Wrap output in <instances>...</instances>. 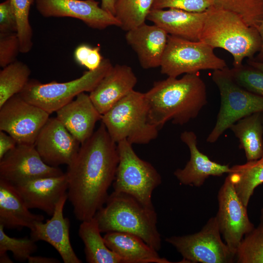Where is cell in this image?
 Segmentation results:
<instances>
[{"instance_id":"cell-33","label":"cell","mask_w":263,"mask_h":263,"mask_svg":"<svg viewBox=\"0 0 263 263\" xmlns=\"http://www.w3.org/2000/svg\"><path fill=\"white\" fill-rule=\"evenodd\" d=\"M4 227L0 225V256L11 251L13 257L18 261L23 262L38 249L36 242L30 237L16 238L8 236L4 231Z\"/></svg>"},{"instance_id":"cell-20","label":"cell","mask_w":263,"mask_h":263,"mask_svg":"<svg viewBox=\"0 0 263 263\" xmlns=\"http://www.w3.org/2000/svg\"><path fill=\"white\" fill-rule=\"evenodd\" d=\"M126 32V41L137 54L141 66L145 69L160 67L169 34L155 24L146 23Z\"/></svg>"},{"instance_id":"cell-26","label":"cell","mask_w":263,"mask_h":263,"mask_svg":"<svg viewBox=\"0 0 263 263\" xmlns=\"http://www.w3.org/2000/svg\"><path fill=\"white\" fill-rule=\"evenodd\" d=\"M261 112L244 117L229 128L240 142L247 161L258 160L263 156V126Z\"/></svg>"},{"instance_id":"cell-22","label":"cell","mask_w":263,"mask_h":263,"mask_svg":"<svg viewBox=\"0 0 263 263\" xmlns=\"http://www.w3.org/2000/svg\"><path fill=\"white\" fill-rule=\"evenodd\" d=\"M207 11L189 12L177 9H151L147 19L169 35L191 41H199Z\"/></svg>"},{"instance_id":"cell-31","label":"cell","mask_w":263,"mask_h":263,"mask_svg":"<svg viewBox=\"0 0 263 263\" xmlns=\"http://www.w3.org/2000/svg\"><path fill=\"white\" fill-rule=\"evenodd\" d=\"M213 6L239 16L249 26L258 28L263 18V0H211Z\"/></svg>"},{"instance_id":"cell-40","label":"cell","mask_w":263,"mask_h":263,"mask_svg":"<svg viewBox=\"0 0 263 263\" xmlns=\"http://www.w3.org/2000/svg\"><path fill=\"white\" fill-rule=\"evenodd\" d=\"M29 263H59L60 261L54 258L31 256L27 260Z\"/></svg>"},{"instance_id":"cell-30","label":"cell","mask_w":263,"mask_h":263,"mask_svg":"<svg viewBox=\"0 0 263 263\" xmlns=\"http://www.w3.org/2000/svg\"><path fill=\"white\" fill-rule=\"evenodd\" d=\"M237 263H263V207L257 227L246 233L235 253Z\"/></svg>"},{"instance_id":"cell-28","label":"cell","mask_w":263,"mask_h":263,"mask_svg":"<svg viewBox=\"0 0 263 263\" xmlns=\"http://www.w3.org/2000/svg\"><path fill=\"white\" fill-rule=\"evenodd\" d=\"M30 74L28 65L18 60L2 68L0 71V107L23 90L30 80Z\"/></svg>"},{"instance_id":"cell-13","label":"cell","mask_w":263,"mask_h":263,"mask_svg":"<svg viewBox=\"0 0 263 263\" xmlns=\"http://www.w3.org/2000/svg\"><path fill=\"white\" fill-rule=\"evenodd\" d=\"M64 174L58 167L46 164L34 145L17 144L0 159V179L14 185L37 178Z\"/></svg>"},{"instance_id":"cell-16","label":"cell","mask_w":263,"mask_h":263,"mask_svg":"<svg viewBox=\"0 0 263 263\" xmlns=\"http://www.w3.org/2000/svg\"><path fill=\"white\" fill-rule=\"evenodd\" d=\"M67 193L56 205L51 219L37 222L30 230V238L34 241H43L50 244L58 252L64 263H81L75 252L70 240V223L63 215Z\"/></svg>"},{"instance_id":"cell-36","label":"cell","mask_w":263,"mask_h":263,"mask_svg":"<svg viewBox=\"0 0 263 263\" xmlns=\"http://www.w3.org/2000/svg\"><path fill=\"white\" fill-rule=\"evenodd\" d=\"M20 53L17 33L0 34V66L3 68L16 61Z\"/></svg>"},{"instance_id":"cell-24","label":"cell","mask_w":263,"mask_h":263,"mask_svg":"<svg viewBox=\"0 0 263 263\" xmlns=\"http://www.w3.org/2000/svg\"><path fill=\"white\" fill-rule=\"evenodd\" d=\"M103 238L107 246L126 263H171L134 234L113 231L106 233Z\"/></svg>"},{"instance_id":"cell-7","label":"cell","mask_w":263,"mask_h":263,"mask_svg":"<svg viewBox=\"0 0 263 263\" xmlns=\"http://www.w3.org/2000/svg\"><path fill=\"white\" fill-rule=\"evenodd\" d=\"M212 79L219 90L221 105L215 125L206 139L209 143L216 142L240 119L263 112V97L240 86L232 77L228 67L214 71Z\"/></svg>"},{"instance_id":"cell-11","label":"cell","mask_w":263,"mask_h":263,"mask_svg":"<svg viewBox=\"0 0 263 263\" xmlns=\"http://www.w3.org/2000/svg\"><path fill=\"white\" fill-rule=\"evenodd\" d=\"M49 115L17 94L0 107V131L12 136L18 144L34 145Z\"/></svg>"},{"instance_id":"cell-29","label":"cell","mask_w":263,"mask_h":263,"mask_svg":"<svg viewBox=\"0 0 263 263\" xmlns=\"http://www.w3.org/2000/svg\"><path fill=\"white\" fill-rule=\"evenodd\" d=\"M153 0H117L114 16L126 31L145 23L152 9Z\"/></svg>"},{"instance_id":"cell-10","label":"cell","mask_w":263,"mask_h":263,"mask_svg":"<svg viewBox=\"0 0 263 263\" xmlns=\"http://www.w3.org/2000/svg\"><path fill=\"white\" fill-rule=\"evenodd\" d=\"M216 216L195 233L166 238L183 257L182 263H231L235 256L221 239Z\"/></svg>"},{"instance_id":"cell-12","label":"cell","mask_w":263,"mask_h":263,"mask_svg":"<svg viewBox=\"0 0 263 263\" xmlns=\"http://www.w3.org/2000/svg\"><path fill=\"white\" fill-rule=\"evenodd\" d=\"M218 210L216 216L225 243L235 255L244 236L254 227L246 207L238 196L227 176L217 195Z\"/></svg>"},{"instance_id":"cell-27","label":"cell","mask_w":263,"mask_h":263,"mask_svg":"<svg viewBox=\"0 0 263 263\" xmlns=\"http://www.w3.org/2000/svg\"><path fill=\"white\" fill-rule=\"evenodd\" d=\"M227 176L235 190L247 207L255 189L263 183V156L260 159L230 168Z\"/></svg>"},{"instance_id":"cell-18","label":"cell","mask_w":263,"mask_h":263,"mask_svg":"<svg viewBox=\"0 0 263 263\" xmlns=\"http://www.w3.org/2000/svg\"><path fill=\"white\" fill-rule=\"evenodd\" d=\"M180 138L190 152L189 160L185 167L174 172V175L181 184L200 187L210 176H220L229 172L230 167L228 165L212 161L200 151L197 146V136L193 132H183Z\"/></svg>"},{"instance_id":"cell-8","label":"cell","mask_w":263,"mask_h":263,"mask_svg":"<svg viewBox=\"0 0 263 263\" xmlns=\"http://www.w3.org/2000/svg\"><path fill=\"white\" fill-rule=\"evenodd\" d=\"M117 147L119 162L113 191L128 194L146 207L154 208L152 194L161 184V175L150 163L138 156L128 141L118 142Z\"/></svg>"},{"instance_id":"cell-23","label":"cell","mask_w":263,"mask_h":263,"mask_svg":"<svg viewBox=\"0 0 263 263\" xmlns=\"http://www.w3.org/2000/svg\"><path fill=\"white\" fill-rule=\"evenodd\" d=\"M44 217L30 211L15 186L0 179V225L4 228L30 230Z\"/></svg>"},{"instance_id":"cell-5","label":"cell","mask_w":263,"mask_h":263,"mask_svg":"<svg viewBox=\"0 0 263 263\" xmlns=\"http://www.w3.org/2000/svg\"><path fill=\"white\" fill-rule=\"evenodd\" d=\"M105 125L116 144H147L155 139L159 130L148 120L145 94L133 90L102 115Z\"/></svg>"},{"instance_id":"cell-42","label":"cell","mask_w":263,"mask_h":263,"mask_svg":"<svg viewBox=\"0 0 263 263\" xmlns=\"http://www.w3.org/2000/svg\"><path fill=\"white\" fill-rule=\"evenodd\" d=\"M258 30L261 38V47L256 58L255 59L258 61H263V18L258 28Z\"/></svg>"},{"instance_id":"cell-25","label":"cell","mask_w":263,"mask_h":263,"mask_svg":"<svg viewBox=\"0 0 263 263\" xmlns=\"http://www.w3.org/2000/svg\"><path fill=\"white\" fill-rule=\"evenodd\" d=\"M95 217L81 222L78 235L84 244L86 261L88 263H126L106 245Z\"/></svg>"},{"instance_id":"cell-2","label":"cell","mask_w":263,"mask_h":263,"mask_svg":"<svg viewBox=\"0 0 263 263\" xmlns=\"http://www.w3.org/2000/svg\"><path fill=\"white\" fill-rule=\"evenodd\" d=\"M144 94L149 122L159 130L169 121L188 123L207 104V87L198 73L155 81Z\"/></svg>"},{"instance_id":"cell-45","label":"cell","mask_w":263,"mask_h":263,"mask_svg":"<svg viewBox=\"0 0 263 263\" xmlns=\"http://www.w3.org/2000/svg\"><path fill=\"white\" fill-rule=\"evenodd\" d=\"M261 113L262 121V124H263V112H262Z\"/></svg>"},{"instance_id":"cell-3","label":"cell","mask_w":263,"mask_h":263,"mask_svg":"<svg viewBox=\"0 0 263 263\" xmlns=\"http://www.w3.org/2000/svg\"><path fill=\"white\" fill-rule=\"evenodd\" d=\"M101 233L122 232L134 234L158 251L161 236L154 208L146 207L128 194L113 191L94 216Z\"/></svg>"},{"instance_id":"cell-35","label":"cell","mask_w":263,"mask_h":263,"mask_svg":"<svg viewBox=\"0 0 263 263\" xmlns=\"http://www.w3.org/2000/svg\"><path fill=\"white\" fill-rule=\"evenodd\" d=\"M213 5L211 0H153L151 9H177L204 12Z\"/></svg>"},{"instance_id":"cell-1","label":"cell","mask_w":263,"mask_h":263,"mask_svg":"<svg viewBox=\"0 0 263 263\" xmlns=\"http://www.w3.org/2000/svg\"><path fill=\"white\" fill-rule=\"evenodd\" d=\"M118 162L117 144L101 122L92 136L80 144L65 173L68 199L77 220L93 218L105 204Z\"/></svg>"},{"instance_id":"cell-43","label":"cell","mask_w":263,"mask_h":263,"mask_svg":"<svg viewBox=\"0 0 263 263\" xmlns=\"http://www.w3.org/2000/svg\"><path fill=\"white\" fill-rule=\"evenodd\" d=\"M247 63L248 65L259 70L263 73V61H258L253 58L248 59Z\"/></svg>"},{"instance_id":"cell-9","label":"cell","mask_w":263,"mask_h":263,"mask_svg":"<svg viewBox=\"0 0 263 263\" xmlns=\"http://www.w3.org/2000/svg\"><path fill=\"white\" fill-rule=\"evenodd\" d=\"M160 67L162 74L172 77L227 67L225 60L217 56L214 49L207 43L169 35Z\"/></svg>"},{"instance_id":"cell-15","label":"cell","mask_w":263,"mask_h":263,"mask_svg":"<svg viewBox=\"0 0 263 263\" xmlns=\"http://www.w3.org/2000/svg\"><path fill=\"white\" fill-rule=\"evenodd\" d=\"M34 146L46 164L58 167L61 165L68 166L73 161L80 143L56 117H49Z\"/></svg>"},{"instance_id":"cell-19","label":"cell","mask_w":263,"mask_h":263,"mask_svg":"<svg viewBox=\"0 0 263 263\" xmlns=\"http://www.w3.org/2000/svg\"><path fill=\"white\" fill-rule=\"evenodd\" d=\"M137 82V77L131 67L116 64L89 95L96 109L102 115L133 91Z\"/></svg>"},{"instance_id":"cell-21","label":"cell","mask_w":263,"mask_h":263,"mask_svg":"<svg viewBox=\"0 0 263 263\" xmlns=\"http://www.w3.org/2000/svg\"><path fill=\"white\" fill-rule=\"evenodd\" d=\"M56 113V117L80 144L92 136L95 124L102 118L90 95L85 93L78 94Z\"/></svg>"},{"instance_id":"cell-37","label":"cell","mask_w":263,"mask_h":263,"mask_svg":"<svg viewBox=\"0 0 263 263\" xmlns=\"http://www.w3.org/2000/svg\"><path fill=\"white\" fill-rule=\"evenodd\" d=\"M100 51L99 46L92 47L87 44H81L75 49L74 58L77 63L89 71L94 70L99 67L103 59Z\"/></svg>"},{"instance_id":"cell-17","label":"cell","mask_w":263,"mask_h":263,"mask_svg":"<svg viewBox=\"0 0 263 263\" xmlns=\"http://www.w3.org/2000/svg\"><path fill=\"white\" fill-rule=\"evenodd\" d=\"M29 208H37L52 216L61 197L67 194L65 173L57 176L43 177L14 185Z\"/></svg>"},{"instance_id":"cell-14","label":"cell","mask_w":263,"mask_h":263,"mask_svg":"<svg viewBox=\"0 0 263 263\" xmlns=\"http://www.w3.org/2000/svg\"><path fill=\"white\" fill-rule=\"evenodd\" d=\"M36 7L45 18H75L93 29L121 25L114 15L103 9L95 0H36Z\"/></svg>"},{"instance_id":"cell-41","label":"cell","mask_w":263,"mask_h":263,"mask_svg":"<svg viewBox=\"0 0 263 263\" xmlns=\"http://www.w3.org/2000/svg\"><path fill=\"white\" fill-rule=\"evenodd\" d=\"M117 0H101V7L112 15H115V7Z\"/></svg>"},{"instance_id":"cell-4","label":"cell","mask_w":263,"mask_h":263,"mask_svg":"<svg viewBox=\"0 0 263 263\" xmlns=\"http://www.w3.org/2000/svg\"><path fill=\"white\" fill-rule=\"evenodd\" d=\"M200 40L231 54L233 67L242 65L246 57L253 58L261 47L258 29L238 15L213 5L207 11Z\"/></svg>"},{"instance_id":"cell-6","label":"cell","mask_w":263,"mask_h":263,"mask_svg":"<svg viewBox=\"0 0 263 263\" xmlns=\"http://www.w3.org/2000/svg\"><path fill=\"white\" fill-rule=\"evenodd\" d=\"M113 66L110 59L103 58L96 69L85 71L80 77L68 82L53 81L42 83L37 80H30L19 94L27 102L50 114L72 101L78 94L92 92Z\"/></svg>"},{"instance_id":"cell-38","label":"cell","mask_w":263,"mask_h":263,"mask_svg":"<svg viewBox=\"0 0 263 263\" xmlns=\"http://www.w3.org/2000/svg\"><path fill=\"white\" fill-rule=\"evenodd\" d=\"M16 17L10 0L0 4V34L17 33Z\"/></svg>"},{"instance_id":"cell-39","label":"cell","mask_w":263,"mask_h":263,"mask_svg":"<svg viewBox=\"0 0 263 263\" xmlns=\"http://www.w3.org/2000/svg\"><path fill=\"white\" fill-rule=\"evenodd\" d=\"M17 144L16 140L12 136L0 131V159Z\"/></svg>"},{"instance_id":"cell-32","label":"cell","mask_w":263,"mask_h":263,"mask_svg":"<svg viewBox=\"0 0 263 263\" xmlns=\"http://www.w3.org/2000/svg\"><path fill=\"white\" fill-rule=\"evenodd\" d=\"M17 22V34L20 44V53H27L33 45V30L29 21V13L35 0H10Z\"/></svg>"},{"instance_id":"cell-44","label":"cell","mask_w":263,"mask_h":263,"mask_svg":"<svg viewBox=\"0 0 263 263\" xmlns=\"http://www.w3.org/2000/svg\"><path fill=\"white\" fill-rule=\"evenodd\" d=\"M0 263H13L12 260L6 254L0 256Z\"/></svg>"},{"instance_id":"cell-34","label":"cell","mask_w":263,"mask_h":263,"mask_svg":"<svg viewBox=\"0 0 263 263\" xmlns=\"http://www.w3.org/2000/svg\"><path fill=\"white\" fill-rule=\"evenodd\" d=\"M232 77L245 90L263 97V73L249 65L229 68Z\"/></svg>"}]
</instances>
